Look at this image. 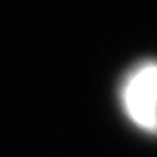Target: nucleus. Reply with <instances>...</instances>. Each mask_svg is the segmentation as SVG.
<instances>
[{
	"mask_svg": "<svg viewBox=\"0 0 157 157\" xmlns=\"http://www.w3.org/2000/svg\"><path fill=\"white\" fill-rule=\"evenodd\" d=\"M155 67L145 63L129 73L122 87V105L128 117L141 129H155Z\"/></svg>",
	"mask_w": 157,
	"mask_h": 157,
	"instance_id": "1",
	"label": "nucleus"
}]
</instances>
